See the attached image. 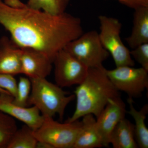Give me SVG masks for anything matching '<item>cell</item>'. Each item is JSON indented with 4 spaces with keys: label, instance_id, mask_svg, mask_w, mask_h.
<instances>
[{
    "label": "cell",
    "instance_id": "cell-1",
    "mask_svg": "<svg viewBox=\"0 0 148 148\" xmlns=\"http://www.w3.org/2000/svg\"><path fill=\"white\" fill-rule=\"evenodd\" d=\"M0 24L19 47L41 51L52 62L58 51L83 34L79 17L66 12L52 15L21 0H0Z\"/></svg>",
    "mask_w": 148,
    "mask_h": 148
},
{
    "label": "cell",
    "instance_id": "cell-2",
    "mask_svg": "<svg viewBox=\"0 0 148 148\" xmlns=\"http://www.w3.org/2000/svg\"><path fill=\"white\" fill-rule=\"evenodd\" d=\"M105 70L104 67L88 69L83 81L74 91L76 98V108L66 122L79 120L88 114H92L97 118L109 99L119 96V91L109 79Z\"/></svg>",
    "mask_w": 148,
    "mask_h": 148
},
{
    "label": "cell",
    "instance_id": "cell-3",
    "mask_svg": "<svg viewBox=\"0 0 148 148\" xmlns=\"http://www.w3.org/2000/svg\"><path fill=\"white\" fill-rule=\"evenodd\" d=\"M32 90L28 106L36 107L43 116L53 117L58 114L62 120L68 105L75 99L74 94L69 95L58 85L46 78H32Z\"/></svg>",
    "mask_w": 148,
    "mask_h": 148
},
{
    "label": "cell",
    "instance_id": "cell-4",
    "mask_svg": "<svg viewBox=\"0 0 148 148\" xmlns=\"http://www.w3.org/2000/svg\"><path fill=\"white\" fill-rule=\"evenodd\" d=\"M64 49L88 69H100L110 53L101 43L95 30L83 34L68 43Z\"/></svg>",
    "mask_w": 148,
    "mask_h": 148
},
{
    "label": "cell",
    "instance_id": "cell-5",
    "mask_svg": "<svg viewBox=\"0 0 148 148\" xmlns=\"http://www.w3.org/2000/svg\"><path fill=\"white\" fill-rule=\"evenodd\" d=\"M100 32L98 33L101 43L111 54L116 67L134 66L135 62L130 51L122 40L121 32L122 24L115 18L100 15Z\"/></svg>",
    "mask_w": 148,
    "mask_h": 148
},
{
    "label": "cell",
    "instance_id": "cell-6",
    "mask_svg": "<svg viewBox=\"0 0 148 148\" xmlns=\"http://www.w3.org/2000/svg\"><path fill=\"white\" fill-rule=\"evenodd\" d=\"M43 117L40 126L34 131L38 141L47 143L52 148H73L80 130L81 122L61 123L53 117Z\"/></svg>",
    "mask_w": 148,
    "mask_h": 148
},
{
    "label": "cell",
    "instance_id": "cell-7",
    "mask_svg": "<svg viewBox=\"0 0 148 148\" xmlns=\"http://www.w3.org/2000/svg\"><path fill=\"white\" fill-rule=\"evenodd\" d=\"M105 71L116 88L126 93L128 97H140L148 88V71L142 67L122 66Z\"/></svg>",
    "mask_w": 148,
    "mask_h": 148
},
{
    "label": "cell",
    "instance_id": "cell-8",
    "mask_svg": "<svg viewBox=\"0 0 148 148\" xmlns=\"http://www.w3.org/2000/svg\"><path fill=\"white\" fill-rule=\"evenodd\" d=\"M53 64L56 83L61 88L80 84L88 71L86 66L64 49L56 53Z\"/></svg>",
    "mask_w": 148,
    "mask_h": 148
},
{
    "label": "cell",
    "instance_id": "cell-9",
    "mask_svg": "<svg viewBox=\"0 0 148 148\" xmlns=\"http://www.w3.org/2000/svg\"><path fill=\"white\" fill-rule=\"evenodd\" d=\"M127 113L125 103L120 96L109 99L108 104L96 119V125L103 147H108L111 133Z\"/></svg>",
    "mask_w": 148,
    "mask_h": 148
},
{
    "label": "cell",
    "instance_id": "cell-10",
    "mask_svg": "<svg viewBox=\"0 0 148 148\" xmlns=\"http://www.w3.org/2000/svg\"><path fill=\"white\" fill-rule=\"evenodd\" d=\"M14 98L8 93H0V111L24 123L34 131L40 126L44 119L36 107H22L14 103Z\"/></svg>",
    "mask_w": 148,
    "mask_h": 148
},
{
    "label": "cell",
    "instance_id": "cell-11",
    "mask_svg": "<svg viewBox=\"0 0 148 148\" xmlns=\"http://www.w3.org/2000/svg\"><path fill=\"white\" fill-rule=\"evenodd\" d=\"M21 74L29 78H46L50 75L53 62L46 54L30 48H21Z\"/></svg>",
    "mask_w": 148,
    "mask_h": 148
},
{
    "label": "cell",
    "instance_id": "cell-12",
    "mask_svg": "<svg viewBox=\"0 0 148 148\" xmlns=\"http://www.w3.org/2000/svg\"><path fill=\"white\" fill-rule=\"evenodd\" d=\"M21 51L11 39L5 36L0 39V74H21Z\"/></svg>",
    "mask_w": 148,
    "mask_h": 148
},
{
    "label": "cell",
    "instance_id": "cell-13",
    "mask_svg": "<svg viewBox=\"0 0 148 148\" xmlns=\"http://www.w3.org/2000/svg\"><path fill=\"white\" fill-rule=\"evenodd\" d=\"M81 127L73 148L103 147V142L96 125V119L92 114L82 117Z\"/></svg>",
    "mask_w": 148,
    "mask_h": 148
},
{
    "label": "cell",
    "instance_id": "cell-14",
    "mask_svg": "<svg viewBox=\"0 0 148 148\" xmlns=\"http://www.w3.org/2000/svg\"><path fill=\"white\" fill-rule=\"evenodd\" d=\"M125 40L132 49L148 43V7L135 9L132 32Z\"/></svg>",
    "mask_w": 148,
    "mask_h": 148
},
{
    "label": "cell",
    "instance_id": "cell-15",
    "mask_svg": "<svg viewBox=\"0 0 148 148\" xmlns=\"http://www.w3.org/2000/svg\"><path fill=\"white\" fill-rule=\"evenodd\" d=\"M114 148H137L134 125L125 118L121 120L112 131L110 140Z\"/></svg>",
    "mask_w": 148,
    "mask_h": 148
},
{
    "label": "cell",
    "instance_id": "cell-16",
    "mask_svg": "<svg viewBox=\"0 0 148 148\" xmlns=\"http://www.w3.org/2000/svg\"><path fill=\"white\" fill-rule=\"evenodd\" d=\"M127 101L129 107L127 113L135 121V137L138 145L141 148H148V129L145 122L148 112V104L145 105L140 110H137L133 105V98L128 97Z\"/></svg>",
    "mask_w": 148,
    "mask_h": 148
},
{
    "label": "cell",
    "instance_id": "cell-17",
    "mask_svg": "<svg viewBox=\"0 0 148 148\" xmlns=\"http://www.w3.org/2000/svg\"><path fill=\"white\" fill-rule=\"evenodd\" d=\"M37 143L34 130L25 124L16 130L7 148H36Z\"/></svg>",
    "mask_w": 148,
    "mask_h": 148
},
{
    "label": "cell",
    "instance_id": "cell-18",
    "mask_svg": "<svg viewBox=\"0 0 148 148\" xmlns=\"http://www.w3.org/2000/svg\"><path fill=\"white\" fill-rule=\"evenodd\" d=\"M69 1L70 0H28L27 4L34 9L57 15L65 12Z\"/></svg>",
    "mask_w": 148,
    "mask_h": 148
},
{
    "label": "cell",
    "instance_id": "cell-19",
    "mask_svg": "<svg viewBox=\"0 0 148 148\" xmlns=\"http://www.w3.org/2000/svg\"><path fill=\"white\" fill-rule=\"evenodd\" d=\"M18 129L14 118L0 111V148H7Z\"/></svg>",
    "mask_w": 148,
    "mask_h": 148
},
{
    "label": "cell",
    "instance_id": "cell-20",
    "mask_svg": "<svg viewBox=\"0 0 148 148\" xmlns=\"http://www.w3.org/2000/svg\"><path fill=\"white\" fill-rule=\"evenodd\" d=\"M32 90V84L29 77H21L18 82L16 97L14 98V103L22 107L28 106V101Z\"/></svg>",
    "mask_w": 148,
    "mask_h": 148
},
{
    "label": "cell",
    "instance_id": "cell-21",
    "mask_svg": "<svg viewBox=\"0 0 148 148\" xmlns=\"http://www.w3.org/2000/svg\"><path fill=\"white\" fill-rule=\"evenodd\" d=\"M132 58L148 71V43L143 44L130 51Z\"/></svg>",
    "mask_w": 148,
    "mask_h": 148
},
{
    "label": "cell",
    "instance_id": "cell-22",
    "mask_svg": "<svg viewBox=\"0 0 148 148\" xmlns=\"http://www.w3.org/2000/svg\"><path fill=\"white\" fill-rule=\"evenodd\" d=\"M14 76L11 74H0V88L14 98L17 92L18 82Z\"/></svg>",
    "mask_w": 148,
    "mask_h": 148
},
{
    "label": "cell",
    "instance_id": "cell-23",
    "mask_svg": "<svg viewBox=\"0 0 148 148\" xmlns=\"http://www.w3.org/2000/svg\"><path fill=\"white\" fill-rule=\"evenodd\" d=\"M121 3L134 9L148 7V0H123Z\"/></svg>",
    "mask_w": 148,
    "mask_h": 148
},
{
    "label": "cell",
    "instance_id": "cell-24",
    "mask_svg": "<svg viewBox=\"0 0 148 148\" xmlns=\"http://www.w3.org/2000/svg\"><path fill=\"white\" fill-rule=\"evenodd\" d=\"M3 92H5V93H9L7 91H6V90H3V89H2L0 88V93H3Z\"/></svg>",
    "mask_w": 148,
    "mask_h": 148
},
{
    "label": "cell",
    "instance_id": "cell-25",
    "mask_svg": "<svg viewBox=\"0 0 148 148\" xmlns=\"http://www.w3.org/2000/svg\"><path fill=\"white\" fill-rule=\"evenodd\" d=\"M119 1V2H120L121 3H122L123 2V0H118Z\"/></svg>",
    "mask_w": 148,
    "mask_h": 148
}]
</instances>
